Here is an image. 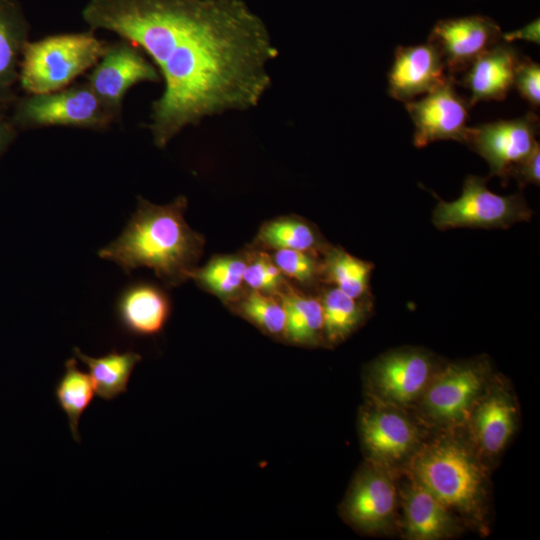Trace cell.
I'll return each instance as SVG.
<instances>
[{"instance_id": "1", "label": "cell", "mask_w": 540, "mask_h": 540, "mask_svg": "<svg viewBox=\"0 0 540 540\" xmlns=\"http://www.w3.org/2000/svg\"><path fill=\"white\" fill-rule=\"evenodd\" d=\"M82 17L140 48L163 78L149 124L158 148L208 117L254 108L271 86L278 49L243 0H89Z\"/></svg>"}, {"instance_id": "2", "label": "cell", "mask_w": 540, "mask_h": 540, "mask_svg": "<svg viewBox=\"0 0 540 540\" xmlns=\"http://www.w3.org/2000/svg\"><path fill=\"white\" fill-rule=\"evenodd\" d=\"M186 208L185 196L164 205L139 197L123 232L99 251V257L127 273L147 267L170 287L184 283L197 267L205 245L204 236L187 224Z\"/></svg>"}, {"instance_id": "3", "label": "cell", "mask_w": 540, "mask_h": 540, "mask_svg": "<svg viewBox=\"0 0 540 540\" xmlns=\"http://www.w3.org/2000/svg\"><path fill=\"white\" fill-rule=\"evenodd\" d=\"M107 45L93 31L58 34L28 41L20 62L21 87L29 94L63 89L92 68Z\"/></svg>"}, {"instance_id": "4", "label": "cell", "mask_w": 540, "mask_h": 540, "mask_svg": "<svg viewBox=\"0 0 540 540\" xmlns=\"http://www.w3.org/2000/svg\"><path fill=\"white\" fill-rule=\"evenodd\" d=\"M118 119L87 82L20 98L11 116L17 129L67 126L102 130Z\"/></svg>"}, {"instance_id": "5", "label": "cell", "mask_w": 540, "mask_h": 540, "mask_svg": "<svg viewBox=\"0 0 540 540\" xmlns=\"http://www.w3.org/2000/svg\"><path fill=\"white\" fill-rule=\"evenodd\" d=\"M487 180L477 175L467 176L459 198L438 201L432 214L433 225L441 231L462 227L508 229L532 218L533 211L521 193L495 194L488 189Z\"/></svg>"}, {"instance_id": "6", "label": "cell", "mask_w": 540, "mask_h": 540, "mask_svg": "<svg viewBox=\"0 0 540 540\" xmlns=\"http://www.w3.org/2000/svg\"><path fill=\"white\" fill-rule=\"evenodd\" d=\"M417 482L446 507L471 510L479 500L481 474L470 454L453 442L425 449L414 465Z\"/></svg>"}, {"instance_id": "7", "label": "cell", "mask_w": 540, "mask_h": 540, "mask_svg": "<svg viewBox=\"0 0 540 540\" xmlns=\"http://www.w3.org/2000/svg\"><path fill=\"white\" fill-rule=\"evenodd\" d=\"M538 128V116L528 112L514 119L468 127L464 143L485 159L491 176L500 177L504 185L512 168L537 145Z\"/></svg>"}, {"instance_id": "8", "label": "cell", "mask_w": 540, "mask_h": 540, "mask_svg": "<svg viewBox=\"0 0 540 540\" xmlns=\"http://www.w3.org/2000/svg\"><path fill=\"white\" fill-rule=\"evenodd\" d=\"M452 75L438 87L418 99L405 103L415 130L417 148L443 140L465 142L468 127V100L456 91Z\"/></svg>"}, {"instance_id": "9", "label": "cell", "mask_w": 540, "mask_h": 540, "mask_svg": "<svg viewBox=\"0 0 540 540\" xmlns=\"http://www.w3.org/2000/svg\"><path fill=\"white\" fill-rule=\"evenodd\" d=\"M160 74L136 45L122 40L108 44L87 78L99 99L119 118L130 88L142 82H158Z\"/></svg>"}, {"instance_id": "10", "label": "cell", "mask_w": 540, "mask_h": 540, "mask_svg": "<svg viewBox=\"0 0 540 540\" xmlns=\"http://www.w3.org/2000/svg\"><path fill=\"white\" fill-rule=\"evenodd\" d=\"M502 31L491 18L483 15L439 20L428 41L439 52L446 71L464 72L485 51L501 42Z\"/></svg>"}, {"instance_id": "11", "label": "cell", "mask_w": 540, "mask_h": 540, "mask_svg": "<svg viewBox=\"0 0 540 540\" xmlns=\"http://www.w3.org/2000/svg\"><path fill=\"white\" fill-rule=\"evenodd\" d=\"M449 75L439 52L429 42L398 46L388 73V94L406 103L432 91Z\"/></svg>"}, {"instance_id": "12", "label": "cell", "mask_w": 540, "mask_h": 540, "mask_svg": "<svg viewBox=\"0 0 540 540\" xmlns=\"http://www.w3.org/2000/svg\"><path fill=\"white\" fill-rule=\"evenodd\" d=\"M432 359L424 351L400 349L379 357L370 368L378 393L396 404H408L426 388L432 372Z\"/></svg>"}, {"instance_id": "13", "label": "cell", "mask_w": 540, "mask_h": 540, "mask_svg": "<svg viewBox=\"0 0 540 540\" xmlns=\"http://www.w3.org/2000/svg\"><path fill=\"white\" fill-rule=\"evenodd\" d=\"M483 382L482 367L474 364H457L447 367L428 386L425 408L442 421L461 420L479 392Z\"/></svg>"}, {"instance_id": "14", "label": "cell", "mask_w": 540, "mask_h": 540, "mask_svg": "<svg viewBox=\"0 0 540 540\" xmlns=\"http://www.w3.org/2000/svg\"><path fill=\"white\" fill-rule=\"evenodd\" d=\"M520 60L517 50L502 41L474 60L462 79V85L470 92V108L481 101L505 99L514 87Z\"/></svg>"}, {"instance_id": "15", "label": "cell", "mask_w": 540, "mask_h": 540, "mask_svg": "<svg viewBox=\"0 0 540 540\" xmlns=\"http://www.w3.org/2000/svg\"><path fill=\"white\" fill-rule=\"evenodd\" d=\"M395 505V487L390 477L380 470L367 469L351 487L344 503V512L357 527L376 531L392 519Z\"/></svg>"}, {"instance_id": "16", "label": "cell", "mask_w": 540, "mask_h": 540, "mask_svg": "<svg viewBox=\"0 0 540 540\" xmlns=\"http://www.w3.org/2000/svg\"><path fill=\"white\" fill-rule=\"evenodd\" d=\"M360 427L366 449L379 461L400 460L416 442L415 427L397 412H366L361 418Z\"/></svg>"}, {"instance_id": "17", "label": "cell", "mask_w": 540, "mask_h": 540, "mask_svg": "<svg viewBox=\"0 0 540 540\" xmlns=\"http://www.w3.org/2000/svg\"><path fill=\"white\" fill-rule=\"evenodd\" d=\"M170 301L159 287L139 283L128 287L120 297L117 314L122 327L131 334L159 333L170 314Z\"/></svg>"}, {"instance_id": "18", "label": "cell", "mask_w": 540, "mask_h": 540, "mask_svg": "<svg viewBox=\"0 0 540 540\" xmlns=\"http://www.w3.org/2000/svg\"><path fill=\"white\" fill-rule=\"evenodd\" d=\"M29 26L14 0H0V106L15 101L20 62L27 44Z\"/></svg>"}, {"instance_id": "19", "label": "cell", "mask_w": 540, "mask_h": 540, "mask_svg": "<svg viewBox=\"0 0 540 540\" xmlns=\"http://www.w3.org/2000/svg\"><path fill=\"white\" fill-rule=\"evenodd\" d=\"M278 295L286 314L283 337L303 346H316L324 342L320 297L302 293L288 285Z\"/></svg>"}, {"instance_id": "20", "label": "cell", "mask_w": 540, "mask_h": 540, "mask_svg": "<svg viewBox=\"0 0 540 540\" xmlns=\"http://www.w3.org/2000/svg\"><path fill=\"white\" fill-rule=\"evenodd\" d=\"M256 243L264 249H290L312 253L321 257L330 244L310 222L285 216L270 220L262 225Z\"/></svg>"}, {"instance_id": "21", "label": "cell", "mask_w": 540, "mask_h": 540, "mask_svg": "<svg viewBox=\"0 0 540 540\" xmlns=\"http://www.w3.org/2000/svg\"><path fill=\"white\" fill-rule=\"evenodd\" d=\"M404 511L408 535L414 539H437L451 528L447 507L417 481L405 495Z\"/></svg>"}, {"instance_id": "22", "label": "cell", "mask_w": 540, "mask_h": 540, "mask_svg": "<svg viewBox=\"0 0 540 540\" xmlns=\"http://www.w3.org/2000/svg\"><path fill=\"white\" fill-rule=\"evenodd\" d=\"M320 301L323 313V340L337 344L347 338L365 320L371 301L353 298L335 286L323 290Z\"/></svg>"}, {"instance_id": "23", "label": "cell", "mask_w": 540, "mask_h": 540, "mask_svg": "<svg viewBox=\"0 0 540 540\" xmlns=\"http://www.w3.org/2000/svg\"><path fill=\"white\" fill-rule=\"evenodd\" d=\"M73 353L87 365L95 394L108 401L127 391L132 371L141 360V356L133 351H112L101 357H90L74 347Z\"/></svg>"}, {"instance_id": "24", "label": "cell", "mask_w": 540, "mask_h": 540, "mask_svg": "<svg viewBox=\"0 0 540 540\" xmlns=\"http://www.w3.org/2000/svg\"><path fill=\"white\" fill-rule=\"evenodd\" d=\"M321 281L335 286L353 298L370 296L374 264L330 245L321 256Z\"/></svg>"}, {"instance_id": "25", "label": "cell", "mask_w": 540, "mask_h": 540, "mask_svg": "<svg viewBox=\"0 0 540 540\" xmlns=\"http://www.w3.org/2000/svg\"><path fill=\"white\" fill-rule=\"evenodd\" d=\"M247 255L229 254L212 257L191 274L200 287L225 303H232L243 294Z\"/></svg>"}, {"instance_id": "26", "label": "cell", "mask_w": 540, "mask_h": 540, "mask_svg": "<svg viewBox=\"0 0 540 540\" xmlns=\"http://www.w3.org/2000/svg\"><path fill=\"white\" fill-rule=\"evenodd\" d=\"M94 386L90 376L81 371L75 358L65 362V370L55 387V397L65 413L73 439L80 442L79 421L93 400Z\"/></svg>"}, {"instance_id": "27", "label": "cell", "mask_w": 540, "mask_h": 540, "mask_svg": "<svg viewBox=\"0 0 540 540\" xmlns=\"http://www.w3.org/2000/svg\"><path fill=\"white\" fill-rule=\"evenodd\" d=\"M515 419L514 407L502 396L486 399L476 413L478 438L489 453L503 449L510 438Z\"/></svg>"}, {"instance_id": "28", "label": "cell", "mask_w": 540, "mask_h": 540, "mask_svg": "<svg viewBox=\"0 0 540 540\" xmlns=\"http://www.w3.org/2000/svg\"><path fill=\"white\" fill-rule=\"evenodd\" d=\"M230 304L240 316L265 333L284 335L286 314L279 295L250 290Z\"/></svg>"}, {"instance_id": "29", "label": "cell", "mask_w": 540, "mask_h": 540, "mask_svg": "<svg viewBox=\"0 0 540 540\" xmlns=\"http://www.w3.org/2000/svg\"><path fill=\"white\" fill-rule=\"evenodd\" d=\"M244 284L250 290L276 295L287 285L285 276L272 257L262 251L247 255Z\"/></svg>"}, {"instance_id": "30", "label": "cell", "mask_w": 540, "mask_h": 540, "mask_svg": "<svg viewBox=\"0 0 540 540\" xmlns=\"http://www.w3.org/2000/svg\"><path fill=\"white\" fill-rule=\"evenodd\" d=\"M273 261L285 277L304 286H313L321 281V257L312 253L279 249L274 250Z\"/></svg>"}, {"instance_id": "31", "label": "cell", "mask_w": 540, "mask_h": 540, "mask_svg": "<svg viewBox=\"0 0 540 540\" xmlns=\"http://www.w3.org/2000/svg\"><path fill=\"white\" fill-rule=\"evenodd\" d=\"M514 87L533 108L540 105V65L530 58H521L516 70Z\"/></svg>"}, {"instance_id": "32", "label": "cell", "mask_w": 540, "mask_h": 540, "mask_svg": "<svg viewBox=\"0 0 540 540\" xmlns=\"http://www.w3.org/2000/svg\"><path fill=\"white\" fill-rule=\"evenodd\" d=\"M514 178L521 188L529 184L539 185L540 183V146L539 143L534 149L518 164H516L509 175Z\"/></svg>"}, {"instance_id": "33", "label": "cell", "mask_w": 540, "mask_h": 540, "mask_svg": "<svg viewBox=\"0 0 540 540\" xmlns=\"http://www.w3.org/2000/svg\"><path fill=\"white\" fill-rule=\"evenodd\" d=\"M502 42L510 43L515 40H524L540 44V20L536 18L524 25L523 27L510 31L507 33H502L501 36Z\"/></svg>"}, {"instance_id": "34", "label": "cell", "mask_w": 540, "mask_h": 540, "mask_svg": "<svg viewBox=\"0 0 540 540\" xmlns=\"http://www.w3.org/2000/svg\"><path fill=\"white\" fill-rule=\"evenodd\" d=\"M17 128L11 117L4 113V107L0 106V157L14 140Z\"/></svg>"}]
</instances>
